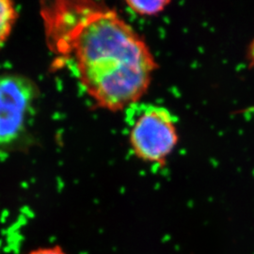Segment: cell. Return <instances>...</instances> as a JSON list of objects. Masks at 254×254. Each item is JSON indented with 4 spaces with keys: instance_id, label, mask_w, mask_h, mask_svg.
<instances>
[{
    "instance_id": "cell-2",
    "label": "cell",
    "mask_w": 254,
    "mask_h": 254,
    "mask_svg": "<svg viewBox=\"0 0 254 254\" xmlns=\"http://www.w3.org/2000/svg\"><path fill=\"white\" fill-rule=\"evenodd\" d=\"M128 138L136 157L163 166L179 141L177 118L165 107L131 105L126 109Z\"/></svg>"
},
{
    "instance_id": "cell-1",
    "label": "cell",
    "mask_w": 254,
    "mask_h": 254,
    "mask_svg": "<svg viewBox=\"0 0 254 254\" xmlns=\"http://www.w3.org/2000/svg\"><path fill=\"white\" fill-rule=\"evenodd\" d=\"M47 46L99 107L127 109L148 91L156 69L144 40L114 9L91 1L46 2Z\"/></svg>"
},
{
    "instance_id": "cell-6",
    "label": "cell",
    "mask_w": 254,
    "mask_h": 254,
    "mask_svg": "<svg viewBox=\"0 0 254 254\" xmlns=\"http://www.w3.org/2000/svg\"><path fill=\"white\" fill-rule=\"evenodd\" d=\"M27 254H66L60 247H48L34 250Z\"/></svg>"
},
{
    "instance_id": "cell-7",
    "label": "cell",
    "mask_w": 254,
    "mask_h": 254,
    "mask_svg": "<svg viewBox=\"0 0 254 254\" xmlns=\"http://www.w3.org/2000/svg\"><path fill=\"white\" fill-rule=\"evenodd\" d=\"M249 57H250V60L254 64V39L249 49Z\"/></svg>"
},
{
    "instance_id": "cell-4",
    "label": "cell",
    "mask_w": 254,
    "mask_h": 254,
    "mask_svg": "<svg viewBox=\"0 0 254 254\" xmlns=\"http://www.w3.org/2000/svg\"><path fill=\"white\" fill-rule=\"evenodd\" d=\"M17 18L14 3L9 0H0V48L8 40Z\"/></svg>"
},
{
    "instance_id": "cell-3",
    "label": "cell",
    "mask_w": 254,
    "mask_h": 254,
    "mask_svg": "<svg viewBox=\"0 0 254 254\" xmlns=\"http://www.w3.org/2000/svg\"><path fill=\"white\" fill-rule=\"evenodd\" d=\"M39 90L27 76L0 74V149L17 143L35 114Z\"/></svg>"
},
{
    "instance_id": "cell-5",
    "label": "cell",
    "mask_w": 254,
    "mask_h": 254,
    "mask_svg": "<svg viewBox=\"0 0 254 254\" xmlns=\"http://www.w3.org/2000/svg\"><path fill=\"white\" fill-rule=\"evenodd\" d=\"M170 1H127L128 8L140 16H154L161 13L170 5Z\"/></svg>"
}]
</instances>
